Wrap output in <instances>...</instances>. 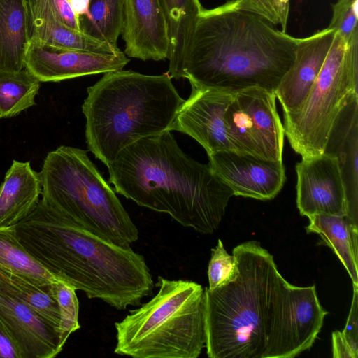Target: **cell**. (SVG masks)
Here are the masks:
<instances>
[{
	"mask_svg": "<svg viewBox=\"0 0 358 358\" xmlns=\"http://www.w3.org/2000/svg\"><path fill=\"white\" fill-rule=\"evenodd\" d=\"M19 241L50 274L117 310L141 303L154 282L141 254L84 229L43 201L14 225Z\"/></svg>",
	"mask_w": 358,
	"mask_h": 358,
	"instance_id": "obj_1",
	"label": "cell"
},
{
	"mask_svg": "<svg viewBox=\"0 0 358 358\" xmlns=\"http://www.w3.org/2000/svg\"><path fill=\"white\" fill-rule=\"evenodd\" d=\"M298 40L243 0H229L199 13L176 79L232 91L260 87L274 92L294 60Z\"/></svg>",
	"mask_w": 358,
	"mask_h": 358,
	"instance_id": "obj_2",
	"label": "cell"
},
{
	"mask_svg": "<svg viewBox=\"0 0 358 358\" xmlns=\"http://www.w3.org/2000/svg\"><path fill=\"white\" fill-rule=\"evenodd\" d=\"M233 255L238 277L216 289H204L208 357L280 358L296 286L281 275L273 256L258 241L237 245Z\"/></svg>",
	"mask_w": 358,
	"mask_h": 358,
	"instance_id": "obj_3",
	"label": "cell"
},
{
	"mask_svg": "<svg viewBox=\"0 0 358 358\" xmlns=\"http://www.w3.org/2000/svg\"><path fill=\"white\" fill-rule=\"evenodd\" d=\"M106 166L117 193L203 234L217 230L234 196L208 164L182 150L169 130L129 145Z\"/></svg>",
	"mask_w": 358,
	"mask_h": 358,
	"instance_id": "obj_4",
	"label": "cell"
},
{
	"mask_svg": "<svg viewBox=\"0 0 358 358\" xmlns=\"http://www.w3.org/2000/svg\"><path fill=\"white\" fill-rule=\"evenodd\" d=\"M103 74L87 88L82 111L87 148L107 166L129 145L169 130L185 100L166 73Z\"/></svg>",
	"mask_w": 358,
	"mask_h": 358,
	"instance_id": "obj_5",
	"label": "cell"
},
{
	"mask_svg": "<svg viewBox=\"0 0 358 358\" xmlns=\"http://www.w3.org/2000/svg\"><path fill=\"white\" fill-rule=\"evenodd\" d=\"M157 293L115 323L114 352L134 358H197L206 345L202 286L158 276Z\"/></svg>",
	"mask_w": 358,
	"mask_h": 358,
	"instance_id": "obj_6",
	"label": "cell"
},
{
	"mask_svg": "<svg viewBox=\"0 0 358 358\" xmlns=\"http://www.w3.org/2000/svg\"><path fill=\"white\" fill-rule=\"evenodd\" d=\"M41 199L78 224L120 246H130L138 230L87 151L61 145L49 152L39 172Z\"/></svg>",
	"mask_w": 358,
	"mask_h": 358,
	"instance_id": "obj_7",
	"label": "cell"
},
{
	"mask_svg": "<svg viewBox=\"0 0 358 358\" xmlns=\"http://www.w3.org/2000/svg\"><path fill=\"white\" fill-rule=\"evenodd\" d=\"M358 36L345 41L335 32L322 67L304 101L283 113L285 135L302 157L325 151L343 108L357 96Z\"/></svg>",
	"mask_w": 358,
	"mask_h": 358,
	"instance_id": "obj_8",
	"label": "cell"
},
{
	"mask_svg": "<svg viewBox=\"0 0 358 358\" xmlns=\"http://www.w3.org/2000/svg\"><path fill=\"white\" fill-rule=\"evenodd\" d=\"M273 91L260 87L236 90L224 113L225 129L234 150L282 161L285 131Z\"/></svg>",
	"mask_w": 358,
	"mask_h": 358,
	"instance_id": "obj_9",
	"label": "cell"
},
{
	"mask_svg": "<svg viewBox=\"0 0 358 358\" xmlns=\"http://www.w3.org/2000/svg\"><path fill=\"white\" fill-rule=\"evenodd\" d=\"M191 85V94L178 109L169 130L189 136L208 155L221 150L235 151L224 123V113L235 91Z\"/></svg>",
	"mask_w": 358,
	"mask_h": 358,
	"instance_id": "obj_10",
	"label": "cell"
},
{
	"mask_svg": "<svg viewBox=\"0 0 358 358\" xmlns=\"http://www.w3.org/2000/svg\"><path fill=\"white\" fill-rule=\"evenodd\" d=\"M296 204L300 214L348 216L345 190L337 157L329 152L302 157L296 164Z\"/></svg>",
	"mask_w": 358,
	"mask_h": 358,
	"instance_id": "obj_11",
	"label": "cell"
},
{
	"mask_svg": "<svg viewBox=\"0 0 358 358\" xmlns=\"http://www.w3.org/2000/svg\"><path fill=\"white\" fill-rule=\"evenodd\" d=\"M208 166L233 192L258 200H270L282 189L285 180L282 161L261 159L233 150L208 155Z\"/></svg>",
	"mask_w": 358,
	"mask_h": 358,
	"instance_id": "obj_12",
	"label": "cell"
},
{
	"mask_svg": "<svg viewBox=\"0 0 358 358\" xmlns=\"http://www.w3.org/2000/svg\"><path fill=\"white\" fill-rule=\"evenodd\" d=\"M129 59L122 51L99 53L61 50L29 43L25 68L41 82H59L122 70Z\"/></svg>",
	"mask_w": 358,
	"mask_h": 358,
	"instance_id": "obj_13",
	"label": "cell"
},
{
	"mask_svg": "<svg viewBox=\"0 0 358 358\" xmlns=\"http://www.w3.org/2000/svg\"><path fill=\"white\" fill-rule=\"evenodd\" d=\"M0 324L21 358H53L63 349L57 327L26 303L1 291Z\"/></svg>",
	"mask_w": 358,
	"mask_h": 358,
	"instance_id": "obj_14",
	"label": "cell"
},
{
	"mask_svg": "<svg viewBox=\"0 0 358 358\" xmlns=\"http://www.w3.org/2000/svg\"><path fill=\"white\" fill-rule=\"evenodd\" d=\"M121 34L127 56L143 61L168 59V24L159 0H124Z\"/></svg>",
	"mask_w": 358,
	"mask_h": 358,
	"instance_id": "obj_15",
	"label": "cell"
},
{
	"mask_svg": "<svg viewBox=\"0 0 358 358\" xmlns=\"http://www.w3.org/2000/svg\"><path fill=\"white\" fill-rule=\"evenodd\" d=\"M335 35L328 27L299 38L294 60L274 91L282 111L296 108L306 99L315 83Z\"/></svg>",
	"mask_w": 358,
	"mask_h": 358,
	"instance_id": "obj_16",
	"label": "cell"
},
{
	"mask_svg": "<svg viewBox=\"0 0 358 358\" xmlns=\"http://www.w3.org/2000/svg\"><path fill=\"white\" fill-rule=\"evenodd\" d=\"M29 43L61 50L116 53L120 50L95 39L59 20L52 9L42 0H24Z\"/></svg>",
	"mask_w": 358,
	"mask_h": 358,
	"instance_id": "obj_17",
	"label": "cell"
},
{
	"mask_svg": "<svg viewBox=\"0 0 358 358\" xmlns=\"http://www.w3.org/2000/svg\"><path fill=\"white\" fill-rule=\"evenodd\" d=\"M324 152L338 159L348 206V217L358 215V96L343 108L329 137Z\"/></svg>",
	"mask_w": 358,
	"mask_h": 358,
	"instance_id": "obj_18",
	"label": "cell"
},
{
	"mask_svg": "<svg viewBox=\"0 0 358 358\" xmlns=\"http://www.w3.org/2000/svg\"><path fill=\"white\" fill-rule=\"evenodd\" d=\"M42 193L39 172L29 162L13 160L0 186V227H11L37 206Z\"/></svg>",
	"mask_w": 358,
	"mask_h": 358,
	"instance_id": "obj_19",
	"label": "cell"
},
{
	"mask_svg": "<svg viewBox=\"0 0 358 358\" xmlns=\"http://www.w3.org/2000/svg\"><path fill=\"white\" fill-rule=\"evenodd\" d=\"M307 233H316L338 257L352 285L358 286V223L347 215L317 214L308 217Z\"/></svg>",
	"mask_w": 358,
	"mask_h": 358,
	"instance_id": "obj_20",
	"label": "cell"
},
{
	"mask_svg": "<svg viewBox=\"0 0 358 358\" xmlns=\"http://www.w3.org/2000/svg\"><path fill=\"white\" fill-rule=\"evenodd\" d=\"M24 0H0V71L25 68L29 45Z\"/></svg>",
	"mask_w": 358,
	"mask_h": 358,
	"instance_id": "obj_21",
	"label": "cell"
},
{
	"mask_svg": "<svg viewBox=\"0 0 358 358\" xmlns=\"http://www.w3.org/2000/svg\"><path fill=\"white\" fill-rule=\"evenodd\" d=\"M169 30V61L166 73L176 78L187 53L199 13V0H159Z\"/></svg>",
	"mask_w": 358,
	"mask_h": 358,
	"instance_id": "obj_22",
	"label": "cell"
},
{
	"mask_svg": "<svg viewBox=\"0 0 358 358\" xmlns=\"http://www.w3.org/2000/svg\"><path fill=\"white\" fill-rule=\"evenodd\" d=\"M0 291L26 303L59 330V310L52 292V284L48 287L40 286L0 266Z\"/></svg>",
	"mask_w": 358,
	"mask_h": 358,
	"instance_id": "obj_23",
	"label": "cell"
},
{
	"mask_svg": "<svg viewBox=\"0 0 358 358\" xmlns=\"http://www.w3.org/2000/svg\"><path fill=\"white\" fill-rule=\"evenodd\" d=\"M85 34L117 47L124 24V0H90L88 12L79 17Z\"/></svg>",
	"mask_w": 358,
	"mask_h": 358,
	"instance_id": "obj_24",
	"label": "cell"
},
{
	"mask_svg": "<svg viewBox=\"0 0 358 358\" xmlns=\"http://www.w3.org/2000/svg\"><path fill=\"white\" fill-rule=\"evenodd\" d=\"M0 266L42 287L59 280L26 250L17 238L14 226L0 227Z\"/></svg>",
	"mask_w": 358,
	"mask_h": 358,
	"instance_id": "obj_25",
	"label": "cell"
},
{
	"mask_svg": "<svg viewBox=\"0 0 358 358\" xmlns=\"http://www.w3.org/2000/svg\"><path fill=\"white\" fill-rule=\"evenodd\" d=\"M41 82L26 68L0 71V118L13 117L36 104Z\"/></svg>",
	"mask_w": 358,
	"mask_h": 358,
	"instance_id": "obj_26",
	"label": "cell"
},
{
	"mask_svg": "<svg viewBox=\"0 0 358 358\" xmlns=\"http://www.w3.org/2000/svg\"><path fill=\"white\" fill-rule=\"evenodd\" d=\"M76 291L61 280L52 283V292L59 310V336L63 347L70 335L80 327L78 322L79 303Z\"/></svg>",
	"mask_w": 358,
	"mask_h": 358,
	"instance_id": "obj_27",
	"label": "cell"
},
{
	"mask_svg": "<svg viewBox=\"0 0 358 358\" xmlns=\"http://www.w3.org/2000/svg\"><path fill=\"white\" fill-rule=\"evenodd\" d=\"M239 269L234 256L227 253L220 239L212 249L208 268V289L212 290L234 281Z\"/></svg>",
	"mask_w": 358,
	"mask_h": 358,
	"instance_id": "obj_28",
	"label": "cell"
},
{
	"mask_svg": "<svg viewBox=\"0 0 358 358\" xmlns=\"http://www.w3.org/2000/svg\"><path fill=\"white\" fill-rule=\"evenodd\" d=\"M332 11L328 28L347 42L358 36V0H336L332 4Z\"/></svg>",
	"mask_w": 358,
	"mask_h": 358,
	"instance_id": "obj_29",
	"label": "cell"
},
{
	"mask_svg": "<svg viewBox=\"0 0 358 358\" xmlns=\"http://www.w3.org/2000/svg\"><path fill=\"white\" fill-rule=\"evenodd\" d=\"M358 286L353 285V296L349 315L342 334L352 352L358 356Z\"/></svg>",
	"mask_w": 358,
	"mask_h": 358,
	"instance_id": "obj_30",
	"label": "cell"
},
{
	"mask_svg": "<svg viewBox=\"0 0 358 358\" xmlns=\"http://www.w3.org/2000/svg\"><path fill=\"white\" fill-rule=\"evenodd\" d=\"M53 10L57 18L69 27L80 30L79 17L73 12L69 0H42Z\"/></svg>",
	"mask_w": 358,
	"mask_h": 358,
	"instance_id": "obj_31",
	"label": "cell"
},
{
	"mask_svg": "<svg viewBox=\"0 0 358 358\" xmlns=\"http://www.w3.org/2000/svg\"><path fill=\"white\" fill-rule=\"evenodd\" d=\"M255 12L275 25L280 24L279 17L270 0H243Z\"/></svg>",
	"mask_w": 358,
	"mask_h": 358,
	"instance_id": "obj_32",
	"label": "cell"
},
{
	"mask_svg": "<svg viewBox=\"0 0 358 358\" xmlns=\"http://www.w3.org/2000/svg\"><path fill=\"white\" fill-rule=\"evenodd\" d=\"M332 352L334 358H357L345 340L342 332L335 330L332 333Z\"/></svg>",
	"mask_w": 358,
	"mask_h": 358,
	"instance_id": "obj_33",
	"label": "cell"
},
{
	"mask_svg": "<svg viewBox=\"0 0 358 358\" xmlns=\"http://www.w3.org/2000/svg\"><path fill=\"white\" fill-rule=\"evenodd\" d=\"M0 358H21L11 338L0 324Z\"/></svg>",
	"mask_w": 358,
	"mask_h": 358,
	"instance_id": "obj_34",
	"label": "cell"
},
{
	"mask_svg": "<svg viewBox=\"0 0 358 358\" xmlns=\"http://www.w3.org/2000/svg\"><path fill=\"white\" fill-rule=\"evenodd\" d=\"M270 1L273 3L278 15L280 24L282 27V31L286 32L289 10V3H283L280 0Z\"/></svg>",
	"mask_w": 358,
	"mask_h": 358,
	"instance_id": "obj_35",
	"label": "cell"
},
{
	"mask_svg": "<svg viewBox=\"0 0 358 358\" xmlns=\"http://www.w3.org/2000/svg\"><path fill=\"white\" fill-rule=\"evenodd\" d=\"M75 14L79 17L87 13L90 0H69Z\"/></svg>",
	"mask_w": 358,
	"mask_h": 358,
	"instance_id": "obj_36",
	"label": "cell"
},
{
	"mask_svg": "<svg viewBox=\"0 0 358 358\" xmlns=\"http://www.w3.org/2000/svg\"><path fill=\"white\" fill-rule=\"evenodd\" d=\"M282 3L288 4L289 3V0H280Z\"/></svg>",
	"mask_w": 358,
	"mask_h": 358,
	"instance_id": "obj_37",
	"label": "cell"
}]
</instances>
